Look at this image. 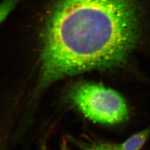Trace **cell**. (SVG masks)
<instances>
[{"label":"cell","mask_w":150,"mask_h":150,"mask_svg":"<svg viewBox=\"0 0 150 150\" xmlns=\"http://www.w3.org/2000/svg\"><path fill=\"white\" fill-rule=\"evenodd\" d=\"M145 2L54 0L42 35L43 85L123 64L139 42Z\"/></svg>","instance_id":"cell-1"},{"label":"cell","mask_w":150,"mask_h":150,"mask_svg":"<svg viewBox=\"0 0 150 150\" xmlns=\"http://www.w3.org/2000/svg\"><path fill=\"white\" fill-rule=\"evenodd\" d=\"M71 98L81 112L93 121L115 125L129 118V108L123 97L103 85L81 83L73 89Z\"/></svg>","instance_id":"cell-2"},{"label":"cell","mask_w":150,"mask_h":150,"mask_svg":"<svg viewBox=\"0 0 150 150\" xmlns=\"http://www.w3.org/2000/svg\"><path fill=\"white\" fill-rule=\"evenodd\" d=\"M150 135V126L130 136L123 143L117 145L119 150H140Z\"/></svg>","instance_id":"cell-3"},{"label":"cell","mask_w":150,"mask_h":150,"mask_svg":"<svg viewBox=\"0 0 150 150\" xmlns=\"http://www.w3.org/2000/svg\"><path fill=\"white\" fill-rule=\"evenodd\" d=\"M79 147L81 150H119L117 145H110L105 143L87 144L78 142Z\"/></svg>","instance_id":"cell-4"}]
</instances>
